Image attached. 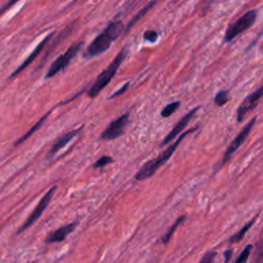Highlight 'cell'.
<instances>
[{"label":"cell","instance_id":"1","mask_svg":"<svg viewBox=\"0 0 263 263\" xmlns=\"http://www.w3.org/2000/svg\"><path fill=\"white\" fill-rule=\"evenodd\" d=\"M123 27L124 26L121 21H112L109 23L104 31L100 33L87 46L83 53V58L85 60H90L101 55L106 50H108L111 44L119 37L123 31Z\"/></svg>","mask_w":263,"mask_h":263},{"label":"cell","instance_id":"2","mask_svg":"<svg viewBox=\"0 0 263 263\" xmlns=\"http://www.w3.org/2000/svg\"><path fill=\"white\" fill-rule=\"evenodd\" d=\"M197 129V126H194L188 130H186L185 133H183L173 144H171L164 151H162L157 157L147 161L136 174L135 176V179L138 180V181H143L145 179H148L150 177H152L156 171L162 165L164 164L170 158L171 156L173 155V153L176 151V149L178 148V146L180 145V143L185 139L186 136L190 135L191 133L195 132Z\"/></svg>","mask_w":263,"mask_h":263},{"label":"cell","instance_id":"3","mask_svg":"<svg viewBox=\"0 0 263 263\" xmlns=\"http://www.w3.org/2000/svg\"><path fill=\"white\" fill-rule=\"evenodd\" d=\"M128 52V47L125 46L121 48V50L117 53V55L113 59V61L110 63V65L105 68L96 78L95 82L90 86V88L87 91V96L89 98H96L99 96V93L110 83L114 75L117 73L119 67L125 60Z\"/></svg>","mask_w":263,"mask_h":263},{"label":"cell","instance_id":"4","mask_svg":"<svg viewBox=\"0 0 263 263\" xmlns=\"http://www.w3.org/2000/svg\"><path fill=\"white\" fill-rule=\"evenodd\" d=\"M257 14H258L257 9H250L246 13H243L239 18H237L235 22L231 23L225 31L224 42L228 43L234 40L238 35H240L246 30L251 28L256 22Z\"/></svg>","mask_w":263,"mask_h":263},{"label":"cell","instance_id":"5","mask_svg":"<svg viewBox=\"0 0 263 263\" xmlns=\"http://www.w3.org/2000/svg\"><path fill=\"white\" fill-rule=\"evenodd\" d=\"M83 45V41H79L76 43L71 44L67 50L65 52H63L62 54H60L50 65V67L48 68L46 74H45V78H51L54 75H57L58 73L64 71L66 69V67L70 64V62L77 55V53L80 51L81 47Z\"/></svg>","mask_w":263,"mask_h":263},{"label":"cell","instance_id":"6","mask_svg":"<svg viewBox=\"0 0 263 263\" xmlns=\"http://www.w3.org/2000/svg\"><path fill=\"white\" fill-rule=\"evenodd\" d=\"M256 119H257V116L253 117L246 125L245 127L240 130V133L234 138V140L230 143V145L228 146V148L226 149L221 161L219 162V165H218V168H221L228 160H230V158L232 157V155L234 154V152L243 144V142L247 140L248 136L250 135L252 128L254 127V124L256 122Z\"/></svg>","mask_w":263,"mask_h":263},{"label":"cell","instance_id":"7","mask_svg":"<svg viewBox=\"0 0 263 263\" xmlns=\"http://www.w3.org/2000/svg\"><path fill=\"white\" fill-rule=\"evenodd\" d=\"M55 190H57V186L54 185L43 195V197L40 199V201L38 202L36 208L33 210V212L30 214V216L26 219L24 224L20 227V229L17 231L18 233H21V232L25 231L26 229H28L30 226H32L41 217V215L43 214V212L45 211V209L49 204V202L51 200V197H52L53 193L55 192Z\"/></svg>","mask_w":263,"mask_h":263},{"label":"cell","instance_id":"8","mask_svg":"<svg viewBox=\"0 0 263 263\" xmlns=\"http://www.w3.org/2000/svg\"><path fill=\"white\" fill-rule=\"evenodd\" d=\"M129 119V113L126 112L122 115H120L118 118L114 119L109 126L102 133L101 139L105 141H112L115 139H118L121 137L126 128V125L128 123Z\"/></svg>","mask_w":263,"mask_h":263},{"label":"cell","instance_id":"9","mask_svg":"<svg viewBox=\"0 0 263 263\" xmlns=\"http://www.w3.org/2000/svg\"><path fill=\"white\" fill-rule=\"evenodd\" d=\"M262 95H263V87L260 86L258 89H256L255 91H253L252 93H250L248 97L243 99V101L241 102V104L239 105L236 111L237 122H241L247 116V114H249L258 106Z\"/></svg>","mask_w":263,"mask_h":263},{"label":"cell","instance_id":"10","mask_svg":"<svg viewBox=\"0 0 263 263\" xmlns=\"http://www.w3.org/2000/svg\"><path fill=\"white\" fill-rule=\"evenodd\" d=\"M199 108H200V106H197V107L193 108V109H192L191 111H189L182 119H180V120L178 121V123L172 128V130H171V132L165 136V138L162 140V142H161V144H160V147H162V146H164V145H167V144H170L171 142H173V140H175V139L179 136V134H181V132L185 129V127L187 126V124L189 123V121H190L191 118L195 115V113L198 111Z\"/></svg>","mask_w":263,"mask_h":263},{"label":"cell","instance_id":"11","mask_svg":"<svg viewBox=\"0 0 263 263\" xmlns=\"http://www.w3.org/2000/svg\"><path fill=\"white\" fill-rule=\"evenodd\" d=\"M53 35V32H51V33H49L47 36H45V38L35 47V49L29 54V57L10 74V76H9V78H12V77H15L17 74H20L23 70H25L37 57H38V54L41 52V50L43 49V47L46 45V43L49 41V39H50V37Z\"/></svg>","mask_w":263,"mask_h":263},{"label":"cell","instance_id":"12","mask_svg":"<svg viewBox=\"0 0 263 263\" xmlns=\"http://www.w3.org/2000/svg\"><path fill=\"white\" fill-rule=\"evenodd\" d=\"M77 226V222H72L69 224H66L58 229H55L54 231L50 232L46 238H45V242L46 243H52V242H60L63 241L70 233L73 232V230L75 229V227Z\"/></svg>","mask_w":263,"mask_h":263},{"label":"cell","instance_id":"13","mask_svg":"<svg viewBox=\"0 0 263 263\" xmlns=\"http://www.w3.org/2000/svg\"><path fill=\"white\" fill-rule=\"evenodd\" d=\"M83 128V125L79 126L78 128H75V129H72L68 133H66L65 135H63L62 137H60L54 143L53 145L51 146L49 152H48V156H52L54 155L58 151H60L61 149H63L65 146H67L75 137H77L79 135V133L82 130Z\"/></svg>","mask_w":263,"mask_h":263},{"label":"cell","instance_id":"14","mask_svg":"<svg viewBox=\"0 0 263 263\" xmlns=\"http://www.w3.org/2000/svg\"><path fill=\"white\" fill-rule=\"evenodd\" d=\"M156 1L157 0H151L148 4H146L133 18H132V21L127 24V26H126V29H125V33H127L130 29H132V27L138 22V21H140V18H142L147 12H148V10H150L153 6H154V4L156 3Z\"/></svg>","mask_w":263,"mask_h":263},{"label":"cell","instance_id":"15","mask_svg":"<svg viewBox=\"0 0 263 263\" xmlns=\"http://www.w3.org/2000/svg\"><path fill=\"white\" fill-rule=\"evenodd\" d=\"M49 114H50V112H48L46 115H44L42 118H40V119H39V120H38V121H37V122H36V123H35V124H34V125H33V126H32V127H31L27 133H26V134H25V135H24V136H23V137H21V138L15 142V144H14V145L16 146V145H18V144L23 143V142H24V141H26L28 138H30V137H31V136L36 132V130H38V129L41 127V125L44 123V121L46 120V118L48 117V115H49Z\"/></svg>","mask_w":263,"mask_h":263},{"label":"cell","instance_id":"16","mask_svg":"<svg viewBox=\"0 0 263 263\" xmlns=\"http://www.w3.org/2000/svg\"><path fill=\"white\" fill-rule=\"evenodd\" d=\"M185 218H186V216L185 215H183V216H180L175 222H174V224L168 228V230L161 236V242L162 243H167L170 240H171V238L173 237V234L175 233V231H176V229L178 228V226L185 220Z\"/></svg>","mask_w":263,"mask_h":263},{"label":"cell","instance_id":"17","mask_svg":"<svg viewBox=\"0 0 263 263\" xmlns=\"http://www.w3.org/2000/svg\"><path fill=\"white\" fill-rule=\"evenodd\" d=\"M257 217H258V215H256V217H254L250 222H248L240 230H238L236 233H234L233 235H231V236L229 237V241H230V242H237V241L241 240V239L243 238L245 234L247 233V231H248V230L252 227V225L254 224V222H255V220H256Z\"/></svg>","mask_w":263,"mask_h":263},{"label":"cell","instance_id":"18","mask_svg":"<svg viewBox=\"0 0 263 263\" xmlns=\"http://www.w3.org/2000/svg\"><path fill=\"white\" fill-rule=\"evenodd\" d=\"M180 106H181V102H179V101L172 102V103L165 105V106L163 107V109L161 110V112H160L161 117H163V118L170 117L171 115H173V114L178 110V108H179Z\"/></svg>","mask_w":263,"mask_h":263},{"label":"cell","instance_id":"19","mask_svg":"<svg viewBox=\"0 0 263 263\" xmlns=\"http://www.w3.org/2000/svg\"><path fill=\"white\" fill-rule=\"evenodd\" d=\"M229 91L226 90V89H223V90H220L216 93L215 96V99H214V102L217 106L221 107V106H224L228 101H229V96H228Z\"/></svg>","mask_w":263,"mask_h":263},{"label":"cell","instance_id":"20","mask_svg":"<svg viewBox=\"0 0 263 263\" xmlns=\"http://www.w3.org/2000/svg\"><path fill=\"white\" fill-rule=\"evenodd\" d=\"M113 161H114V159L111 156L104 155V156L100 157L98 160H96V162L92 164V167L93 168H101V167H104L107 164L112 163Z\"/></svg>","mask_w":263,"mask_h":263},{"label":"cell","instance_id":"21","mask_svg":"<svg viewBox=\"0 0 263 263\" xmlns=\"http://www.w3.org/2000/svg\"><path fill=\"white\" fill-rule=\"evenodd\" d=\"M253 249V246L252 245H248L243 250L242 252L240 253V255L238 256V258L235 260L234 263H246L250 254H251V251Z\"/></svg>","mask_w":263,"mask_h":263},{"label":"cell","instance_id":"22","mask_svg":"<svg viewBox=\"0 0 263 263\" xmlns=\"http://www.w3.org/2000/svg\"><path fill=\"white\" fill-rule=\"evenodd\" d=\"M143 38L150 43H155L158 39V33L155 30H147L144 32Z\"/></svg>","mask_w":263,"mask_h":263},{"label":"cell","instance_id":"23","mask_svg":"<svg viewBox=\"0 0 263 263\" xmlns=\"http://www.w3.org/2000/svg\"><path fill=\"white\" fill-rule=\"evenodd\" d=\"M215 257H216V252L210 251V252L205 253V254L202 256V258H201V260L199 261V263H213Z\"/></svg>","mask_w":263,"mask_h":263},{"label":"cell","instance_id":"24","mask_svg":"<svg viewBox=\"0 0 263 263\" xmlns=\"http://www.w3.org/2000/svg\"><path fill=\"white\" fill-rule=\"evenodd\" d=\"M128 86H129V81H127L126 83H124L117 91H115V92H113L112 93V96L111 97H109V99L111 100V99H113V98H116V97H118V96H120V95H122V93H124L126 90H127V88H128Z\"/></svg>","mask_w":263,"mask_h":263},{"label":"cell","instance_id":"25","mask_svg":"<svg viewBox=\"0 0 263 263\" xmlns=\"http://www.w3.org/2000/svg\"><path fill=\"white\" fill-rule=\"evenodd\" d=\"M17 1H20V0H9L5 5H3V7L0 9V15L3 13V12H5L7 9H9L12 5H14Z\"/></svg>","mask_w":263,"mask_h":263},{"label":"cell","instance_id":"26","mask_svg":"<svg viewBox=\"0 0 263 263\" xmlns=\"http://www.w3.org/2000/svg\"><path fill=\"white\" fill-rule=\"evenodd\" d=\"M225 263H227L229 261V259L231 258V254H232V250H227L225 253Z\"/></svg>","mask_w":263,"mask_h":263}]
</instances>
